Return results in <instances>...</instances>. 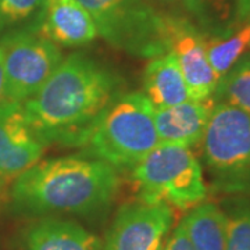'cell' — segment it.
<instances>
[{"label":"cell","instance_id":"10","mask_svg":"<svg viewBox=\"0 0 250 250\" xmlns=\"http://www.w3.org/2000/svg\"><path fill=\"white\" fill-rule=\"evenodd\" d=\"M46 142L29 124L22 103L0 100V187L42 159Z\"/></svg>","mask_w":250,"mask_h":250},{"label":"cell","instance_id":"9","mask_svg":"<svg viewBox=\"0 0 250 250\" xmlns=\"http://www.w3.org/2000/svg\"><path fill=\"white\" fill-rule=\"evenodd\" d=\"M164 45L167 52L177 57L190 98L213 99L220 78L208 62L205 35L187 17L166 13Z\"/></svg>","mask_w":250,"mask_h":250},{"label":"cell","instance_id":"14","mask_svg":"<svg viewBox=\"0 0 250 250\" xmlns=\"http://www.w3.org/2000/svg\"><path fill=\"white\" fill-rule=\"evenodd\" d=\"M27 250H102L98 235L78 223L60 218H43L25 233Z\"/></svg>","mask_w":250,"mask_h":250},{"label":"cell","instance_id":"16","mask_svg":"<svg viewBox=\"0 0 250 250\" xmlns=\"http://www.w3.org/2000/svg\"><path fill=\"white\" fill-rule=\"evenodd\" d=\"M250 47V21L241 24L235 31H228L223 36L206 39V52L211 68L221 80L238 62Z\"/></svg>","mask_w":250,"mask_h":250},{"label":"cell","instance_id":"7","mask_svg":"<svg viewBox=\"0 0 250 250\" xmlns=\"http://www.w3.org/2000/svg\"><path fill=\"white\" fill-rule=\"evenodd\" d=\"M3 99L24 103L41 89L62 62L59 46L36 31H17L0 43Z\"/></svg>","mask_w":250,"mask_h":250},{"label":"cell","instance_id":"18","mask_svg":"<svg viewBox=\"0 0 250 250\" xmlns=\"http://www.w3.org/2000/svg\"><path fill=\"white\" fill-rule=\"evenodd\" d=\"M225 215L227 250H250V200H235Z\"/></svg>","mask_w":250,"mask_h":250},{"label":"cell","instance_id":"22","mask_svg":"<svg viewBox=\"0 0 250 250\" xmlns=\"http://www.w3.org/2000/svg\"><path fill=\"white\" fill-rule=\"evenodd\" d=\"M235 22L243 24L250 21V0H235Z\"/></svg>","mask_w":250,"mask_h":250},{"label":"cell","instance_id":"6","mask_svg":"<svg viewBox=\"0 0 250 250\" xmlns=\"http://www.w3.org/2000/svg\"><path fill=\"white\" fill-rule=\"evenodd\" d=\"M111 46L142 57L166 53L164 18L149 0H75Z\"/></svg>","mask_w":250,"mask_h":250},{"label":"cell","instance_id":"11","mask_svg":"<svg viewBox=\"0 0 250 250\" xmlns=\"http://www.w3.org/2000/svg\"><path fill=\"white\" fill-rule=\"evenodd\" d=\"M36 27L54 45L65 47L86 45L99 35L89 13L75 0H46Z\"/></svg>","mask_w":250,"mask_h":250},{"label":"cell","instance_id":"5","mask_svg":"<svg viewBox=\"0 0 250 250\" xmlns=\"http://www.w3.org/2000/svg\"><path fill=\"white\" fill-rule=\"evenodd\" d=\"M202 142L213 187L228 195H250V114L214 102Z\"/></svg>","mask_w":250,"mask_h":250},{"label":"cell","instance_id":"2","mask_svg":"<svg viewBox=\"0 0 250 250\" xmlns=\"http://www.w3.org/2000/svg\"><path fill=\"white\" fill-rule=\"evenodd\" d=\"M120 188L117 168L80 154L39 160L14 179L11 199L34 214H93L106 208Z\"/></svg>","mask_w":250,"mask_h":250},{"label":"cell","instance_id":"15","mask_svg":"<svg viewBox=\"0 0 250 250\" xmlns=\"http://www.w3.org/2000/svg\"><path fill=\"white\" fill-rule=\"evenodd\" d=\"M182 223L195 250H227V215L221 207L202 202Z\"/></svg>","mask_w":250,"mask_h":250},{"label":"cell","instance_id":"20","mask_svg":"<svg viewBox=\"0 0 250 250\" xmlns=\"http://www.w3.org/2000/svg\"><path fill=\"white\" fill-rule=\"evenodd\" d=\"M46 0H0V28L16 25L39 14Z\"/></svg>","mask_w":250,"mask_h":250},{"label":"cell","instance_id":"13","mask_svg":"<svg viewBox=\"0 0 250 250\" xmlns=\"http://www.w3.org/2000/svg\"><path fill=\"white\" fill-rule=\"evenodd\" d=\"M143 92L154 108H164L193 100L177 57L171 52L152 57L143 71Z\"/></svg>","mask_w":250,"mask_h":250},{"label":"cell","instance_id":"4","mask_svg":"<svg viewBox=\"0 0 250 250\" xmlns=\"http://www.w3.org/2000/svg\"><path fill=\"white\" fill-rule=\"evenodd\" d=\"M131 179L138 199L164 202L179 210L193 208L207 196L200 163L181 145L160 143L132 167Z\"/></svg>","mask_w":250,"mask_h":250},{"label":"cell","instance_id":"23","mask_svg":"<svg viewBox=\"0 0 250 250\" xmlns=\"http://www.w3.org/2000/svg\"><path fill=\"white\" fill-rule=\"evenodd\" d=\"M3 88H4V72H3V53L0 49V100L3 99Z\"/></svg>","mask_w":250,"mask_h":250},{"label":"cell","instance_id":"19","mask_svg":"<svg viewBox=\"0 0 250 250\" xmlns=\"http://www.w3.org/2000/svg\"><path fill=\"white\" fill-rule=\"evenodd\" d=\"M159 1L182 6L203 27L213 28V29L220 22H223L229 17L228 0H159Z\"/></svg>","mask_w":250,"mask_h":250},{"label":"cell","instance_id":"12","mask_svg":"<svg viewBox=\"0 0 250 250\" xmlns=\"http://www.w3.org/2000/svg\"><path fill=\"white\" fill-rule=\"evenodd\" d=\"M214 107V100H188L175 106L154 108V123L164 145L192 147L202 142L206 126Z\"/></svg>","mask_w":250,"mask_h":250},{"label":"cell","instance_id":"17","mask_svg":"<svg viewBox=\"0 0 250 250\" xmlns=\"http://www.w3.org/2000/svg\"><path fill=\"white\" fill-rule=\"evenodd\" d=\"M214 102H223L250 114V53L224 75L213 95Z\"/></svg>","mask_w":250,"mask_h":250},{"label":"cell","instance_id":"1","mask_svg":"<svg viewBox=\"0 0 250 250\" xmlns=\"http://www.w3.org/2000/svg\"><path fill=\"white\" fill-rule=\"evenodd\" d=\"M116 75L89 57L74 53L32 98L22 103L29 124L46 145L85 146L95 126L120 96Z\"/></svg>","mask_w":250,"mask_h":250},{"label":"cell","instance_id":"21","mask_svg":"<svg viewBox=\"0 0 250 250\" xmlns=\"http://www.w3.org/2000/svg\"><path fill=\"white\" fill-rule=\"evenodd\" d=\"M161 250H195L193 246H192V243H190V239L188 236L185 225H184L182 221L172 231L170 238L164 243V246H163Z\"/></svg>","mask_w":250,"mask_h":250},{"label":"cell","instance_id":"8","mask_svg":"<svg viewBox=\"0 0 250 250\" xmlns=\"http://www.w3.org/2000/svg\"><path fill=\"white\" fill-rule=\"evenodd\" d=\"M174 221V207L164 202L126 203L116 214L102 250H161Z\"/></svg>","mask_w":250,"mask_h":250},{"label":"cell","instance_id":"3","mask_svg":"<svg viewBox=\"0 0 250 250\" xmlns=\"http://www.w3.org/2000/svg\"><path fill=\"white\" fill-rule=\"evenodd\" d=\"M159 145L153 104L142 92H131L113 102L83 147L114 168H132Z\"/></svg>","mask_w":250,"mask_h":250}]
</instances>
